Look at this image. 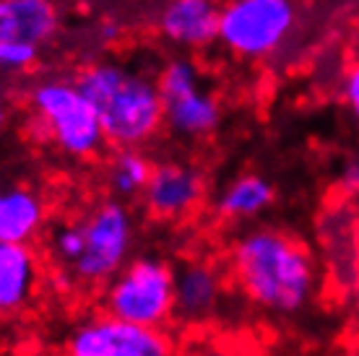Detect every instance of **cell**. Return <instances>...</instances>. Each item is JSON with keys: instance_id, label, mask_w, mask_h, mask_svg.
Listing matches in <instances>:
<instances>
[{"instance_id": "19", "label": "cell", "mask_w": 359, "mask_h": 356, "mask_svg": "<svg viewBox=\"0 0 359 356\" xmlns=\"http://www.w3.org/2000/svg\"><path fill=\"white\" fill-rule=\"evenodd\" d=\"M39 57V47L0 39V71H27Z\"/></svg>"}, {"instance_id": "2", "label": "cell", "mask_w": 359, "mask_h": 356, "mask_svg": "<svg viewBox=\"0 0 359 356\" xmlns=\"http://www.w3.org/2000/svg\"><path fill=\"white\" fill-rule=\"evenodd\" d=\"M79 89L97 109L107 143L117 149H141L164 125V99L156 81L123 62L99 60L83 68Z\"/></svg>"}, {"instance_id": "3", "label": "cell", "mask_w": 359, "mask_h": 356, "mask_svg": "<svg viewBox=\"0 0 359 356\" xmlns=\"http://www.w3.org/2000/svg\"><path fill=\"white\" fill-rule=\"evenodd\" d=\"M297 24V0H222L216 42L237 60H269L289 45Z\"/></svg>"}, {"instance_id": "5", "label": "cell", "mask_w": 359, "mask_h": 356, "mask_svg": "<svg viewBox=\"0 0 359 356\" xmlns=\"http://www.w3.org/2000/svg\"><path fill=\"white\" fill-rule=\"evenodd\" d=\"M104 312L146 328H164L175 317V271L151 255L128 260L104 284Z\"/></svg>"}, {"instance_id": "23", "label": "cell", "mask_w": 359, "mask_h": 356, "mask_svg": "<svg viewBox=\"0 0 359 356\" xmlns=\"http://www.w3.org/2000/svg\"><path fill=\"white\" fill-rule=\"evenodd\" d=\"M3 123H6V112H3V107H0V128H3Z\"/></svg>"}, {"instance_id": "9", "label": "cell", "mask_w": 359, "mask_h": 356, "mask_svg": "<svg viewBox=\"0 0 359 356\" xmlns=\"http://www.w3.org/2000/svg\"><path fill=\"white\" fill-rule=\"evenodd\" d=\"M222 0H167L159 11V34L180 50H203L219 34Z\"/></svg>"}, {"instance_id": "21", "label": "cell", "mask_w": 359, "mask_h": 356, "mask_svg": "<svg viewBox=\"0 0 359 356\" xmlns=\"http://www.w3.org/2000/svg\"><path fill=\"white\" fill-rule=\"evenodd\" d=\"M339 187L346 198H359V159H349L339 172Z\"/></svg>"}, {"instance_id": "7", "label": "cell", "mask_w": 359, "mask_h": 356, "mask_svg": "<svg viewBox=\"0 0 359 356\" xmlns=\"http://www.w3.org/2000/svg\"><path fill=\"white\" fill-rule=\"evenodd\" d=\"M65 348L73 356H164L172 341L164 328H146L107 312L76 325Z\"/></svg>"}, {"instance_id": "11", "label": "cell", "mask_w": 359, "mask_h": 356, "mask_svg": "<svg viewBox=\"0 0 359 356\" xmlns=\"http://www.w3.org/2000/svg\"><path fill=\"white\" fill-rule=\"evenodd\" d=\"M42 284L39 255L29 242H0V317L27 310Z\"/></svg>"}, {"instance_id": "22", "label": "cell", "mask_w": 359, "mask_h": 356, "mask_svg": "<svg viewBox=\"0 0 359 356\" xmlns=\"http://www.w3.org/2000/svg\"><path fill=\"white\" fill-rule=\"evenodd\" d=\"M354 245H357V252H359V216L357 221H354Z\"/></svg>"}, {"instance_id": "12", "label": "cell", "mask_w": 359, "mask_h": 356, "mask_svg": "<svg viewBox=\"0 0 359 356\" xmlns=\"http://www.w3.org/2000/svg\"><path fill=\"white\" fill-rule=\"evenodd\" d=\"M60 13L53 0H0V39L45 45L57 34Z\"/></svg>"}, {"instance_id": "16", "label": "cell", "mask_w": 359, "mask_h": 356, "mask_svg": "<svg viewBox=\"0 0 359 356\" xmlns=\"http://www.w3.org/2000/svg\"><path fill=\"white\" fill-rule=\"evenodd\" d=\"M154 164L141 149H117V153L107 164V185L117 198L144 196Z\"/></svg>"}, {"instance_id": "15", "label": "cell", "mask_w": 359, "mask_h": 356, "mask_svg": "<svg viewBox=\"0 0 359 356\" xmlns=\"http://www.w3.org/2000/svg\"><path fill=\"white\" fill-rule=\"evenodd\" d=\"M273 185L261 174H240L234 177L216 198V214L222 221L229 224H245L252 221L269 211L273 205Z\"/></svg>"}, {"instance_id": "20", "label": "cell", "mask_w": 359, "mask_h": 356, "mask_svg": "<svg viewBox=\"0 0 359 356\" xmlns=\"http://www.w3.org/2000/svg\"><path fill=\"white\" fill-rule=\"evenodd\" d=\"M341 97H344V102H346V107H349L351 117L359 123V65H354V68L344 76Z\"/></svg>"}, {"instance_id": "14", "label": "cell", "mask_w": 359, "mask_h": 356, "mask_svg": "<svg viewBox=\"0 0 359 356\" xmlns=\"http://www.w3.org/2000/svg\"><path fill=\"white\" fill-rule=\"evenodd\" d=\"M47 219L45 200L32 187H0V242H32Z\"/></svg>"}, {"instance_id": "17", "label": "cell", "mask_w": 359, "mask_h": 356, "mask_svg": "<svg viewBox=\"0 0 359 356\" xmlns=\"http://www.w3.org/2000/svg\"><path fill=\"white\" fill-rule=\"evenodd\" d=\"M156 86H159L162 99L180 97V94L201 86V71L190 57H175V60L164 62V68L156 76Z\"/></svg>"}, {"instance_id": "10", "label": "cell", "mask_w": 359, "mask_h": 356, "mask_svg": "<svg viewBox=\"0 0 359 356\" xmlns=\"http://www.w3.org/2000/svg\"><path fill=\"white\" fill-rule=\"evenodd\" d=\"M224 296L222 273L211 263L190 260L175 271V317L188 325H203L216 315Z\"/></svg>"}, {"instance_id": "1", "label": "cell", "mask_w": 359, "mask_h": 356, "mask_svg": "<svg viewBox=\"0 0 359 356\" xmlns=\"http://www.w3.org/2000/svg\"><path fill=\"white\" fill-rule=\"evenodd\" d=\"M229 268L245 299L273 317H294L318 292L313 252L292 234L273 226H255L237 237Z\"/></svg>"}, {"instance_id": "18", "label": "cell", "mask_w": 359, "mask_h": 356, "mask_svg": "<svg viewBox=\"0 0 359 356\" xmlns=\"http://www.w3.org/2000/svg\"><path fill=\"white\" fill-rule=\"evenodd\" d=\"M83 249V234H81V224L71 221V224H60L53 232V240H50V252H53L55 263L68 271V268L79 260Z\"/></svg>"}, {"instance_id": "8", "label": "cell", "mask_w": 359, "mask_h": 356, "mask_svg": "<svg viewBox=\"0 0 359 356\" xmlns=\"http://www.w3.org/2000/svg\"><path fill=\"white\" fill-rule=\"evenodd\" d=\"M206 177L203 172L185 161H164L151 170L144 190V203L149 214L162 221L188 219L203 203Z\"/></svg>"}, {"instance_id": "13", "label": "cell", "mask_w": 359, "mask_h": 356, "mask_svg": "<svg viewBox=\"0 0 359 356\" xmlns=\"http://www.w3.org/2000/svg\"><path fill=\"white\" fill-rule=\"evenodd\" d=\"M219 123H222V104L203 83L180 97L164 99V125L170 128L172 135L182 141L208 138L219 128Z\"/></svg>"}, {"instance_id": "6", "label": "cell", "mask_w": 359, "mask_h": 356, "mask_svg": "<svg viewBox=\"0 0 359 356\" xmlns=\"http://www.w3.org/2000/svg\"><path fill=\"white\" fill-rule=\"evenodd\" d=\"M79 224L83 234V249L65 273L71 281L86 289L104 286L130 260L135 242L133 216L123 203L104 200L94 205Z\"/></svg>"}, {"instance_id": "4", "label": "cell", "mask_w": 359, "mask_h": 356, "mask_svg": "<svg viewBox=\"0 0 359 356\" xmlns=\"http://www.w3.org/2000/svg\"><path fill=\"white\" fill-rule=\"evenodd\" d=\"M32 109L42 123L57 151L71 159L86 161L102 153L107 135L79 83L71 81H42L32 91Z\"/></svg>"}]
</instances>
